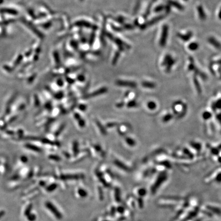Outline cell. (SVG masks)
Listing matches in <instances>:
<instances>
[{"instance_id": "6", "label": "cell", "mask_w": 221, "mask_h": 221, "mask_svg": "<svg viewBox=\"0 0 221 221\" xmlns=\"http://www.w3.org/2000/svg\"><path fill=\"white\" fill-rule=\"evenodd\" d=\"M114 163L115 164V165L117 166L118 167H119L121 169H123L124 171H129V168H128L127 166H125V164L121 162L118 161V160H115L114 161Z\"/></svg>"}, {"instance_id": "11", "label": "cell", "mask_w": 221, "mask_h": 221, "mask_svg": "<svg viewBox=\"0 0 221 221\" xmlns=\"http://www.w3.org/2000/svg\"><path fill=\"white\" fill-rule=\"evenodd\" d=\"M211 116H212V114L210 112H205L203 114V118H204V119H206V120L209 119Z\"/></svg>"}, {"instance_id": "3", "label": "cell", "mask_w": 221, "mask_h": 221, "mask_svg": "<svg viewBox=\"0 0 221 221\" xmlns=\"http://www.w3.org/2000/svg\"><path fill=\"white\" fill-rule=\"evenodd\" d=\"M117 85H120L121 87H135L136 84L133 82H128V81H123V80H118L116 82Z\"/></svg>"}, {"instance_id": "12", "label": "cell", "mask_w": 221, "mask_h": 221, "mask_svg": "<svg viewBox=\"0 0 221 221\" xmlns=\"http://www.w3.org/2000/svg\"><path fill=\"white\" fill-rule=\"evenodd\" d=\"M115 199L116 200L117 202H120V193H119V191L118 190H116V195H115Z\"/></svg>"}, {"instance_id": "5", "label": "cell", "mask_w": 221, "mask_h": 221, "mask_svg": "<svg viewBox=\"0 0 221 221\" xmlns=\"http://www.w3.org/2000/svg\"><path fill=\"white\" fill-rule=\"evenodd\" d=\"M82 175H63L61 177L63 180H72V179H77L82 178Z\"/></svg>"}, {"instance_id": "2", "label": "cell", "mask_w": 221, "mask_h": 221, "mask_svg": "<svg viewBox=\"0 0 221 221\" xmlns=\"http://www.w3.org/2000/svg\"><path fill=\"white\" fill-rule=\"evenodd\" d=\"M46 206L47 208H48L49 210H50L52 214H54L56 219L59 220L62 219V217H63L62 214H61L60 211L58 210L57 208L52 203L48 202L46 204Z\"/></svg>"}, {"instance_id": "13", "label": "cell", "mask_w": 221, "mask_h": 221, "mask_svg": "<svg viewBox=\"0 0 221 221\" xmlns=\"http://www.w3.org/2000/svg\"><path fill=\"white\" fill-rule=\"evenodd\" d=\"M128 142V144H130V145H131V146H133V145H135V141L133 140H132V139H130V138H128V139H126V142Z\"/></svg>"}, {"instance_id": "15", "label": "cell", "mask_w": 221, "mask_h": 221, "mask_svg": "<svg viewBox=\"0 0 221 221\" xmlns=\"http://www.w3.org/2000/svg\"><path fill=\"white\" fill-rule=\"evenodd\" d=\"M50 158L52 159V160H55V161H60V157H58V156H55V155L51 156L50 157Z\"/></svg>"}, {"instance_id": "7", "label": "cell", "mask_w": 221, "mask_h": 221, "mask_svg": "<svg viewBox=\"0 0 221 221\" xmlns=\"http://www.w3.org/2000/svg\"><path fill=\"white\" fill-rule=\"evenodd\" d=\"M147 193V190L144 188H141L138 190V194L140 197H144Z\"/></svg>"}, {"instance_id": "1", "label": "cell", "mask_w": 221, "mask_h": 221, "mask_svg": "<svg viewBox=\"0 0 221 221\" xmlns=\"http://www.w3.org/2000/svg\"><path fill=\"white\" fill-rule=\"evenodd\" d=\"M167 179V175L165 172H163L160 174V175H158V176H157L152 186H151V190L152 191V193H156V191L158 190L159 188L160 187L163 185V183H164Z\"/></svg>"}, {"instance_id": "9", "label": "cell", "mask_w": 221, "mask_h": 221, "mask_svg": "<svg viewBox=\"0 0 221 221\" xmlns=\"http://www.w3.org/2000/svg\"><path fill=\"white\" fill-rule=\"evenodd\" d=\"M147 107L149 108V109L150 110H154L155 109V108H156V104H155V102L154 101H150L149 103L147 104Z\"/></svg>"}, {"instance_id": "8", "label": "cell", "mask_w": 221, "mask_h": 221, "mask_svg": "<svg viewBox=\"0 0 221 221\" xmlns=\"http://www.w3.org/2000/svg\"><path fill=\"white\" fill-rule=\"evenodd\" d=\"M78 195L82 198H85L87 196V192L83 189H79L78 190Z\"/></svg>"}, {"instance_id": "14", "label": "cell", "mask_w": 221, "mask_h": 221, "mask_svg": "<svg viewBox=\"0 0 221 221\" xmlns=\"http://www.w3.org/2000/svg\"><path fill=\"white\" fill-rule=\"evenodd\" d=\"M27 147H28V148H29L30 149H31V150H33L34 151H39V149H38L37 147H35V146H34V145H29H29H27Z\"/></svg>"}, {"instance_id": "4", "label": "cell", "mask_w": 221, "mask_h": 221, "mask_svg": "<svg viewBox=\"0 0 221 221\" xmlns=\"http://www.w3.org/2000/svg\"><path fill=\"white\" fill-rule=\"evenodd\" d=\"M106 91H107V89L106 88H101L100 89L98 90V91H95V92H94L93 93L90 94L89 95H87L85 96V98H91V97H93L96 96H98V95L102 94L103 93H106Z\"/></svg>"}, {"instance_id": "10", "label": "cell", "mask_w": 221, "mask_h": 221, "mask_svg": "<svg viewBox=\"0 0 221 221\" xmlns=\"http://www.w3.org/2000/svg\"><path fill=\"white\" fill-rule=\"evenodd\" d=\"M57 186H58L57 184H55V183H53V184H52L50 185H49L47 188V190L49 191H53L55 190L57 187Z\"/></svg>"}, {"instance_id": "19", "label": "cell", "mask_w": 221, "mask_h": 221, "mask_svg": "<svg viewBox=\"0 0 221 221\" xmlns=\"http://www.w3.org/2000/svg\"></svg>"}, {"instance_id": "17", "label": "cell", "mask_w": 221, "mask_h": 221, "mask_svg": "<svg viewBox=\"0 0 221 221\" xmlns=\"http://www.w3.org/2000/svg\"><path fill=\"white\" fill-rule=\"evenodd\" d=\"M132 103H129L128 104V106L129 107H133V106H136V102L132 101Z\"/></svg>"}, {"instance_id": "16", "label": "cell", "mask_w": 221, "mask_h": 221, "mask_svg": "<svg viewBox=\"0 0 221 221\" xmlns=\"http://www.w3.org/2000/svg\"><path fill=\"white\" fill-rule=\"evenodd\" d=\"M117 210L118 212H119L120 214H123V212L124 211H125L124 208H123V207H122V206L118 207L117 208Z\"/></svg>"}, {"instance_id": "18", "label": "cell", "mask_w": 221, "mask_h": 221, "mask_svg": "<svg viewBox=\"0 0 221 221\" xmlns=\"http://www.w3.org/2000/svg\"><path fill=\"white\" fill-rule=\"evenodd\" d=\"M217 106H216L217 108H220V109H221V100H220V101H218L217 102Z\"/></svg>"}]
</instances>
